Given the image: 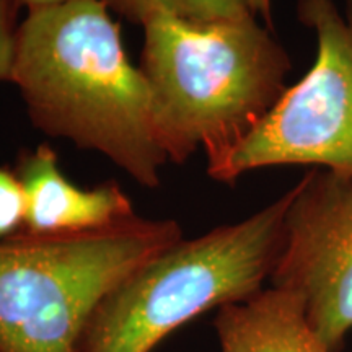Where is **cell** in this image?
I'll use <instances>...</instances> for the list:
<instances>
[{"label": "cell", "instance_id": "11", "mask_svg": "<svg viewBox=\"0 0 352 352\" xmlns=\"http://www.w3.org/2000/svg\"><path fill=\"white\" fill-rule=\"evenodd\" d=\"M20 8L16 0H0V82L12 83Z\"/></svg>", "mask_w": 352, "mask_h": 352}, {"label": "cell", "instance_id": "12", "mask_svg": "<svg viewBox=\"0 0 352 352\" xmlns=\"http://www.w3.org/2000/svg\"><path fill=\"white\" fill-rule=\"evenodd\" d=\"M21 7H26V10L36 7H44V6H52V3L65 2V0H16Z\"/></svg>", "mask_w": 352, "mask_h": 352}, {"label": "cell", "instance_id": "6", "mask_svg": "<svg viewBox=\"0 0 352 352\" xmlns=\"http://www.w3.org/2000/svg\"><path fill=\"white\" fill-rule=\"evenodd\" d=\"M270 283L300 298L329 351L342 349L352 333V178L314 168L292 188Z\"/></svg>", "mask_w": 352, "mask_h": 352}, {"label": "cell", "instance_id": "8", "mask_svg": "<svg viewBox=\"0 0 352 352\" xmlns=\"http://www.w3.org/2000/svg\"><path fill=\"white\" fill-rule=\"evenodd\" d=\"M214 327L220 352H331L311 329L300 298L272 285L220 307Z\"/></svg>", "mask_w": 352, "mask_h": 352}, {"label": "cell", "instance_id": "4", "mask_svg": "<svg viewBox=\"0 0 352 352\" xmlns=\"http://www.w3.org/2000/svg\"><path fill=\"white\" fill-rule=\"evenodd\" d=\"M179 240L176 220L135 215L103 230L0 241V352H80L101 298Z\"/></svg>", "mask_w": 352, "mask_h": 352}, {"label": "cell", "instance_id": "9", "mask_svg": "<svg viewBox=\"0 0 352 352\" xmlns=\"http://www.w3.org/2000/svg\"><path fill=\"white\" fill-rule=\"evenodd\" d=\"M108 7L132 23L153 15H170L192 23H220L261 19L272 28L271 0H107Z\"/></svg>", "mask_w": 352, "mask_h": 352}, {"label": "cell", "instance_id": "3", "mask_svg": "<svg viewBox=\"0 0 352 352\" xmlns=\"http://www.w3.org/2000/svg\"><path fill=\"white\" fill-rule=\"evenodd\" d=\"M290 199L292 189L252 217L145 261L101 298L80 352H152L196 316L261 292L283 252Z\"/></svg>", "mask_w": 352, "mask_h": 352}, {"label": "cell", "instance_id": "7", "mask_svg": "<svg viewBox=\"0 0 352 352\" xmlns=\"http://www.w3.org/2000/svg\"><path fill=\"white\" fill-rule=\"evenodd\" d=\"M25 191V222L19 233L70 235L103 230L134 219L131 197L118 183L78 188L59 168L50 144L20 152L13 168Z\"/></svg>", "mask_w": 352, "mask_h": 352}, {"label": "cell", "instance_id": "5", "mask_svg": "<svg viewBox=\"0 0 352 352\" xmlns=\"http://www.w3.org/2000/svg\"><path fill=\"white\" fill-rule=\"evenodd\" d=\"M297 15L318 39L314 67L285 88L215 182L233 184L246 171L284 165L352 178V0L344 16L333 0H298Z\"/></svg>", "mask_w": 352, "mask_h": 352}, {"label": "cell", "instance_id": "2", "mask_svg": "<svg viewBox=\"0 0 352 352\" xmlns=\"http://www.w3.org/2000/svg\"><path fill=\"white\" fill-rule=\"evenodd\" d=\"M142 26L140 70L166 157L183 164L202 148L208 175L217 179L284 95L287 51L258 20L192 23L153 15Z\"/></svg>", "mask_w": 352, "mask_h": 352}, {"label": "cell", "instance_id": "10", "mask_svg": "<svg viewBox=\"0 0 352 352\" xmlns=\"http://www.w3.org/2000/svg\"><path fill=\"white\" fill-rule=\"evenodd\" d=\"M25 191L15 171L0 166V241L21 230L25 222Z\"/></svg>", "mask_w": 352, "mask_h": 352}, {"label": "cell", "instance_id": "1", "mask_svg": "<svg viewBox=\"0 0 352 352\" xmlns=\"http://www.w3.org/2000/svg\"><path fill=\"white\" fill-rule=\"evenodd\" d=\"M12 83L34 127L95 151L145 188L168 160L152 88L127 57L107 0L30 8L16 30Z\"/></svg>", "mask_w": 352, "mask_h": 352}]
</instances>
